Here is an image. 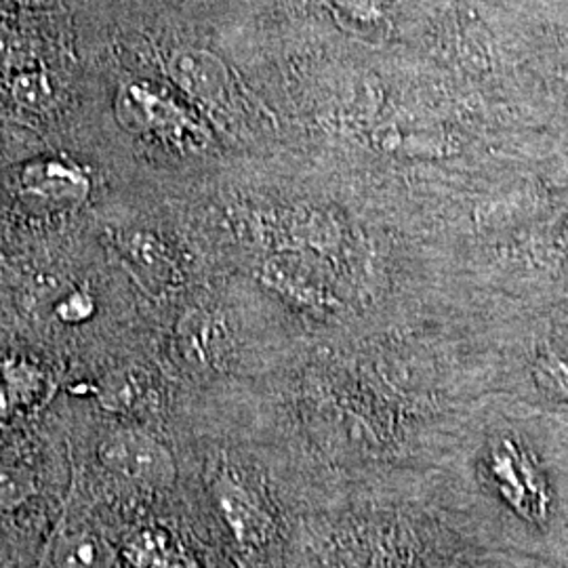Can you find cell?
I'll use <instances>...</instances> for the list:
<instances>
[{"mask_svg": "<svg viewBox=\"0 0 568 568\" xmlns=\"http://www.w3.org/2000/svg\"><path fill=\"white\" fill-rule=\"evenodd\" d=\"M102 466L143 488H166L175 480V462L156 438L140 429H116L98 447Z\"/></svg>", "mask_w": 568, "mask_h": 568, "instance_id": "cell-2", "label": "cell"}, {"mask_svg": "<svg viewBox=\"0 0 568 568\" xmlns=\"http://www.w3.org/2000/svg\"><path fill=\"white\" fill-rule=\"evenodd\" d=\"M116 119L126 129L161 140L183 152L203 150L209 131L171 93L150 82H126L116 93Z\"/></svg>", "mask_w": 568, "mask_h": 568, "instance_id": "cell-1", "label": "cell"}, {"mask_svg": "<svg viewBox=\"0 0 568 568\" xmlns=\"http://www.w3.org/2000/svg\"><path fill=\"white\" fill-rule=\"evenodd\" d=\"M18 190L26 203L49 211L74 209L91 194V178L70 156H42L23 164Z\"/></svg>", "mask_w": 568, "mask_h": 568, "instance_id": "cell-3", "label": "cell"}, {"mask_svg": "<svg viewBox=\"0 0 568 568\" xmlns=\"http://www.w3.org/2000/svg\"><path fill=\"white\" fill-rule=\"evenodd\" d=\"M166 70L171 81L192 102L211 112H227L232 108V74L215 53L196 47H183L171 53Z\"/></svg>", "mask_w": 568, "mask_h": 568, "instance_id": "cell-4", "label": "cell"}, {"mask_svg": "<svg viewBox=\"0 0 568 568\" xmlns=\"http://www.w3.org/2000/svg\"><path fill=\"white\" fill-rule=\"evenodd\" d=\"M337 11L361 23H373L384 13L386 0H328Z\"/></svg>", "mask_w": 568, "mask_h": 568, "instance_id": "cell-17", "label": "cell"}, {"mask_svg": "<svg viewBox=\"0 0 568 568\" xmlns=\"http://www.w3.org/2000/svg\"><path fill=\"white\" fill-rule=\"evenodd\" d=\"M145 398V387L135 373H116L103 382L100 403L114 413L138 410Z\"/></svg>", "mask_w": 568, "mask_h": 568, "instance_id": "cell-12", "label": "cell"}, {"mask_svg": "<svg viewBox=\"0 0 568 568\" xmlns=\"http://www.w3.org/2000/svg\"><path fill=\"white\" fill-rule=\"evenodd\" d=\"M377 143L386 148L387 152H403V154H436L438 143H443L440 135H434L424 129H408V126H387L379 135Z\"/></svg>", "mask_w": 568, "mask_h": 568, "instance_id": "cell-14", "label": "cell"}, {"mask_svg": "<svg viewBox=\"0 0 568 568\" xmlns=\"http://www.w3.org/2000/svg\"><path fill=\"white\" fill-rule=\"evenodd\" d=\"M122 554L133 568H190L182 546L163 528H143L135 532Z\"/></svg>", "mask_w": 568, "mask_h": 568, "instance_id": "cell-10", "label": "cell"}, {"mask_svg": "<svg viewBox=\"0 0 568 568\" xmlns=\"http://www.w3.org/2000/svg\"><path fill=\"white\" fill-rule=\"evenodd\" d=\"M47 394L49 379L41 368L21 361H0V422L34 408Z\"/></svg>", "mask_w": 568, "mask_h": 568, "instance_id": "cell-8", "label": "cell"}, {"mask_svg": "<svg viewBox=\"0 0 568 568\" xmlns=\"http://www.w3.org/2000/svg\"><path fill=\"white\" fill-rule=\"evenodd\" d=\"M21 44L18 30L9 21L0 20V74L11 70L20 58Z\"/></svg>", "mask_w": 568, "mask_h": 568, "instance_id": "cell-18", "label": "cell"}, {"mask_svg": "<svg viewBox=\"0 0 568 568\" xmlns=\"http://www.w3.org/2000/svg\"><path fill=\"white\" fill-rule=\"evenodd\" d=\"M264 281L272 291L283 293L284 297L300 302V304H323L325 291L321 284L314 281L310 272H305L302 265L288 257H274L264 265L262 272Z\"/></svg>", "mask_w": 568, "mask_h": 568, "instance_id": "cell-11", "label": "cell"}, {"mask_svg": "<svg viewBox=\"0 0 568 568\" xmlns=\"http://www.w3.org/2000/svg\"><path fill=\"white\" fill-rule=\"evenodd\" d=\"M215 499L224 516L225 525L243 546L264 544L272 528L270 514L265 511L260 495L232 471H222L215 478Z\"/></svg>", "mask_w": 568, "mask_h": 568, "instance_id": "cell-7", "label": "cell"}, {"mask_svg": "<svg viewBox=\"0 0 568 568\" xmlns=\"http://www.w3.org/2000/svg\"><path fill=\"white\" fill-rule=\"evenodd\" d=\"M180 345L190 363L217 365L224 354V325L203 310H192L180 325Z\"/></svg>", "mask_w": 568, "mask_h": 568, "instance_id": "cell-9", "label": "cell"}, {"mask_svg": "<svg viewBox=\"0 0 568 568\" xmlns=\"http://www.w3.org/2000/svg\"><path fill=\"white\" fill-rule=\"evenodd\" d=\"M9 91L16 102L23 108H30V110L47 108L53 98V89H51V82L47 79V74L41 70H32V68L16 70L9 81Z\"/></svg>", "mask_w": 568, "mask_h": 568, "instance_id": "cell-13", "label": "cell"}, {"mask_svg": "<svg viewBox=\"0 0 568 568\" xmlns=\"http://www.w3.org/2000/svg\"><path fill=\"white\" fill-rule=\"evenodd\" d=\"M122 265L150 295H163L180 283L182 272L169 244L148 230L124 232L114 239Z\"/></svg>", "mask_w": 568, "mask_h": 568, "instance_id": "cell-5", "label": "cell"}, {"mask_svg": "<svg viewBox=\"0 0 568 568\" xmlns=\"http://www.w3.org/2000/svg\"><path fill=\"white\" fill-rule=\"evenodd\" d=\"M93 314H95V302L91 293L84 288L68 291L55 304V316L63 325H82L91 321Z\"/></svg>", "mask_w": 568, "mask_h": 568, "instance_id": "cell-16", "label": "cell"}, {"mask_svg": "<svg viewBox=\"0 0 568 568\" xmlns=\"http://www.w3.org/2000/svg\"><path fill=\"white\" fill-rule=\"evenodd\" d=\"M47 551L53 568H114L116 560L102 530L72 509L63 511Z\"/></svg>", "mask_w": 568, "mask_h": 568, "instance_id": "cell-6", "label": "cell"}, {"mask_svg": "<svg viewBox=\"0 0 568 568\" xmlns=\"http://www.w3.org/2000/svg\"><path fill=\"white\" fill-rule=\"evenodd\" d=\"M32 493L34 487L28 471L0 455V511L18 508Z\"/></svg>", "mask_w": 568, "mask_h": 568, "instance_id": "cell-15", "label": "cell"}]
</instances>
